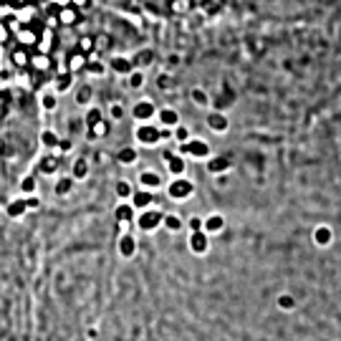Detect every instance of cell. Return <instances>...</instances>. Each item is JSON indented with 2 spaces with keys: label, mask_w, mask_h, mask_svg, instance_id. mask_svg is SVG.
Segmentation results:
<instances>
[{
  "label": "cell",
  "mask_w": 341,
  "mask_h": 341,
  "mask_svg": "<svg viewBox=\"0 0 341 341\" xmlns=\"http://www.w3.org/2000/svg\"><path fill=\"white\" fill-rule=\"evenodd\" d=\"M157 124L160 127H170V129H174L177 124H179V114L174 111V109H160L157 111Z\"/></svg>",
  "instance_id": "cell-17"
},
{
  "label": "cell",
  "mask_w": 341,
  "mask_h": 341,
  "mask_svg": "<svg viewBox=\"0 0 341 341\" xmlns=\"http://www.w3.org/2000/svg\"><path fill=\"white\" fill-rule=\"evenodd\" d=\"M76 48H79L81 53H94V38L91 35H84V38H79V43H76Z\"/></svg>",
  "instance_id": "cell-36"
},
{
  "label": "cell",
  "mask_w": 341,
  "mask_h": 341,
  "mask_svg": "<svg viewBox=\"0 0 341 341\" xmlns=\"http://www.w3.org/2000/svg\"><path fill=\"white\" fill-rule=\"evenodd\" d=\"M46 23H41V20H33L30 25H20L18 30H15V41H18V46H25V48H35V43H38V35H41V28H43Z\"/></svg>",
  "instance_id": "cell-2"
},
{
  "label": "cell",
  "mask_w": 341,
  "mask_h": 341,
  "mask_svg": "<svg viewBox=\"0 0 341 341\" xmlns=\"http://www.w3.org/2000/svg\"><path fill=\"white\" fill-rule=\"evenodd\" d=\"M56 104H58V101H56V94H43V96H41V106H43L46 111H53Z\"/></svg>",
  "instance_id": "cell-42"
},
{
  "label": "cell",
  "mask_w": 341,
  "mask_h": 341,
  "mask_svg": "<svg viewBox=\"0 0 341 341\" xmlns=\"http://www.w3.org/2000/svg\"><path fill=\"white\" fill-rule=\"evenodd\" d=\"M137 182H139L142 189H149V192H152V189H160V187L165 184L162 174H157V172H142Z\"/></svg>",
  "instance_id": "cell-16"
},
{
  "label": "cell",
  "mask_w": 341,
  "mask_h": 341,
  "mask_svg": "<svg viewBox=\"0 0 341 341\" xmlns=\"http://www.w3.org/2000/svg\"><path fill=\"white\" fill-rule=\"evenodd\" d=\"M25 210H28V207H25V200H13V202L8 205V215H10V217H20Z\"/></svg>",
  "instance_id": "cell-35"
},
{
  "label": "cell",
  "mask_w": 341,
  "mask_h": 341,
  "mask_svg": "<svg viewBox=\"0 0 341 341\" xmlns=\"http://www.w3.org/2000/svg\"><path fill=\"white\" fill-rule=\"evenodd\" d=\"M179 155L195 157V160H207L210 157V144L205 139H192V137H189L187 142H179Z\"/></svg>",
  "instance_id": "cell-4"
},
{
  "label": "cell",
  "mask_w": 341,
  "mask_h": 341,
  "mask_svg": "<svg viewBox=\"0 0 341 341\" xmlns=\"http://www.w3.org/2000/svg\"><path fill=\"white\" fill-rule=\"evenodd\" d=\"M109 63H111V71L124 73V76H129V73L134 71V61H129V58H124V56H114Z\"/></svg>",
  "instance_id": "cell-23"
},
{
  "label": "cell",
  "mask_w": 341,
  "mask_h": 341,
  "mask_svg": "<svg viewBox=\"0 0 341 341\" xmlns=\"http://www.w3.org/2000/svg\"><path fill=\"white\" fill-rule=\"evenodd\" d=\"M114 189H117V195H119L122 200H129V197H132V192H134L132 182H127V179H119V182H117V187H114Z\"/></svg>",
  "instance_id": "cell-32"
},
{
  "label": "cell",
  "mask_w": 341,
  "mask_h": 341,
  "mask_svg": "<svg viewBox=\"0 0 341 341\" xmlns=\"http://www.w3.org/2000/svg\"><path fill=\"white\" fill-rule=\"evenodd\" d=\"M101 119H104L101 109H99V106H91V109L86 111V119H84V122H86V129H89V127H94V124H96V122H101Z\"/></svg>",
  "instance_id": "cell-33"
},
{
  "label": "cell",
  "mask_w": 341,
  "mask_h": 341,
  "mask_svg": "<svg viewBox=\"0 0 341 341\" xmlns=\"http://www.w3.org/2000/svg\"><path fill=\"white\" fill-rule=\"evenodd\" d=\"M127 84H129L132 89H142V86H144V73H142V71H132Z\"/></svg>",
  "instance_id": "cell-37"
},
{
  "label": "cell",
  "mask_w": 341,
  "mask_h": 341,
  "mask_svg": "<svg viewBox=\"0 0 341 341\" xmlns=\"http://www.w3.org/2000/svg\"><path fill=\"white\" fill-rule=\"evenodd\" d=\"M53 86H56V91H58V94L68 91V89L73 86V73H71V71L58 73V76H56V81H53Z\"/></svg>",
  "instance_id": "cell-25"
},
{
  "label": "cell",
  "mask_w": 341,
  "mask_h": 341,
  "mask_svg": "<svg viewBox=\"0 0 341 341\" xmlns=\"http://www.w3.org/2000/svg\"><path fill=\"white\" fill-rule=\"evenodd\" d=\"M129 200H132L134 210H147V207H152V192H149V189H134Z\"/></svg>",
  "instance_id": "cell-21"
},
{
  "label": "cell",
  "mask_w": 341,
  "mask_h": 341,
  "mask_svg": "<svg viewBox=\"0 0 341 341\" xmlns=\"http://www.w3.org/2000/svg\"><path fill=\"white\" fill-rule=\"evenodd\" d=\"M13 18L18 20V25H30V23L38 18V10H35L33 3H28V5H23V8H15V10H13Z\"/></svg>",
  "instance_id": "cell-15"
},
{
  "label": "cell",
  "mask_w": 341,
  "mask_h": 341,
  "mask_svg": "<svg viewBox=\"0 0 341 341\" xmlns=\"http://www.w3.org/2000/svg\"><path fill=\"white\" fill-rule=\"evenodd\" d=\"M20 189H23V192H33V189H35V179H33V177H25V179L20 182Z\"/></svg>",
  "instance_id": "cell-45"
},
{
  "label": "cell",
  "mask_w": 341,
  "mask_h": 341,
  "mask_svg": "<svg viewBox=\"0 0 341 341\" xmlns=\"http://www.w3.org/2000/svg\"><path fill=\"white\" fill-rule=\"evenodd\" d=\"M192 101H195L197 106H207V104H210V99H207V94H205L202 89H192Z\"/></svg>",
  "instance_id": "cell-41"
},
{
  "label": "cell",
  "mask_w": 341,
  "mask_h": 341,
  "mask_svg": "<svg viewBox=\"0 0 341 341\" xmlns=\"http://www.w3.org/2000/svg\"><path fill=\"white\" fill-rule=\"evenodd\" d=\"M192 192H195V184L184 177H172V182L167 184V195L172 200H187Z\"/></svg>",
  "instance_id": "cell-5"
},
{
  "label": "cell",
  "mask_w": 341,
  "mask_h": 341,
  "mask_svg": "<svg viewBox=\"0 0 341 341\" xmlns=\"http://www.w3.org/2000/svg\"><path fill=\"white\" fill-rule=\"evenodd\" d=\"M187 243H189V250H192L195 255H205L210 250V235L202 230V227H200V230H189Z\"/></svg>",
  "instance_id": "cell-6"
},
{
  "label": "cell",
  "mask_w": 341,
  "mask_h": 341,
  "mask_svg": "<svg viewBox=\"0 0 341 341\" xmlns=\"http://www.w3.org/2000/svg\"><path fill=\"white\" fill-rule=\"evenodd\" d=\"M162 220H165V212L157 210V207H147V210H142V212L134 217V222H137V227H139L142 233L157 230V227L162 225Z\"/></svg>",
  "instance_id": "cell-1"
},
{
  "label": "cell",
  "mask_w": 341,
  "mask_h": 341,
  "mask_svg": "<svg viewBox=\"0 0 341 341\" xmlns=\"http://www.w3.org/2000/svg\"><path fill=\"white\" fill-rule=\"evenodd\" d=\"M86 174H89V162L84 157H79V160L73 162V167H71V177L73 179H84Z\"/></svg>",
  "instance_id": "cell-26"
},
{
  "label": "cell",
  "mask_w": 341,
  "mask_h": 341,
  "mask_svg": "<svg viewBox=\"0 0 341 341\" xmlns=\"http://www.w3.org/2000/svg\"><path fill=\"white\" fill-rule=\"evenodd\" d=\"M117 162H119V165H134V162H137V149L124 147L119 155H117Z\"/></svg>",
  "instance_id": "cell-29"
},
{
  "label": "cell",
  "mask_w": 341,
  "mask_h": 341,
  "mask_svg": "<svg viewBox=\"0 0 341 341\" xmlns=\"http://www.w3.org/2000/svg\"><path fill=\"white\" fill-rule=\"evenodd\" d=\"M71 187H73V177H61V179L56 182V192H58V195H66Z\"/></svg>",
  "instance_id": "cell-38"
},
{
  "label": "cell",
  "mask_w": 341,
  "mask_h": 341,
  "mask_svg": "<svg viewBox=\"0 0 341 341\" xmlns=\"http://www.w3.org/2000/svg\"><path fill=\"white\" fill-rule=\"evenodd\" d=\"M165 162H167V172H170L172 177H182L184 170H187V162H184L182 155H172V152H167V155H165Z\"/></svg>",
  "instance_id": "cell-11"
},
{
  "label": "cell",
  "mask_w": 341,
  "mask_h": 341,
  "mask_svg": "<svg viewBox=\"0 0 341 341\" xmlns=\"http://www.w3.org/2000/svg\"><path fill=\"white\" fill-rule=\"evenodd\" d=\"M58 142H61V137H58L56 132H51V129H46V132L41 134V144H43V147H48V149H56V147H58Z\"/></svg>",
  "instance_id": "cell-31"
},
{
  "label": "cell",
  "mask_w": 341,
  "mask_h": 341,
  "mask_svg": "<svg viewBox=\"0 0 341 341\" xmlns=\"http://www.w3.org/2000/svg\"><path fill=\"white\" fill-rule=\"evenodd\" d=\"M132 117L137 122H152V117H157V109H155V104H152L149 99H142V101H137L132 106Z\"/></svg>",
  "instance_id": "cell-7"
},
{
  "label": "cell",
  "mask_w": 341,
  "mask_h": 341,
  "mask_svg": "<svg viewBox=\"0 0 341 341\" xmlns=\"http://www.w3.org/2000/svg\"><path fill=\"white\" fill-rule=\"evenodd\" d=\"M119 253H122V258H132L137 253V240L132 235H122L119 238Z\"/></svg>",
  "instance_id": "cell-24"
},
{
  "label": "cell",
  "mask_w": 341,
  "mask_h": 341,
  "mask_svg": "<svg viewBox=\"0 0 341 341\" xmlns=\"http://www.w3.org/2000/svg\"><path fill=\"white\" fill-rule=\"evenodd\" d=\"M134 212H137V210H134L132 202H122L117 210H114V217H117L119 225H129V222H134V217H137Z\"/></svg>",
  "instance_id": "cell-18"
},
{
  "label": "cell",
  "mask_w": 341,
  "mask_h": 341,
  "mask_svg": "<svg viewBox=\"0 0 341 341\" xmlns=\"http://www.w3.org/2000/svg\"><path fill=\"white\" fill-rule=\"evenodd\" d=\"M51 66H53L51 53H41V51H33V53H30L28 68H33V71H38V73H46V71H51Z\"/></svg>",
  "instance_id": "cell-10"
},
{
  "label": "cell",
  "mask_w": 341,
  "mask_h": 341,
  "mask_svg": "<svg viewBox=\"0 0 341 341\" xmlns=\"http://www.w3.org/2000/svg\"><path fill=\"white\" fill-rule=\"evenodd\" d=\"M172 137H174L177 142H187V139H189V129L182 127V124H177V127L172 129Z\"/></svg>",
  "instance_id": "cell-43"
},
{
  "label": "cell",
  "mask_w": 341,
  "mask_h": 341,
  "mask_svg": "<svg viewBox=\"0 0 341 341\" xmlns=\"http://www.w3.org/2000/svg\"><path fill=\"white\" fill-rule=\"evenodd\" d=\"M89 96H91V89H89V86H84V89L79 91V96H76V99H79V104H89Z\"/></svg>",
  "instance_id": "cell-46"
},
{
  "label": "cell",
  "mask_w": 341,
  "mask_h": 341,
  "mask_svg": "<svg viewBox=\"0 0 341 341\" xmlns=\"http://www.w3.org/2000/svg\"><path fill=\"white\" fill-rule=\"evenodd\" d=\"M311 238H314V243H316L319 248H329V245L334 243V230H331L329 225H319V227H314Z\"/></svg>",
  "instance_id": "cell-14"
},
{
  "label": "cell",
  "mask_w": 341,
  "mask_h": 341,
  "mask_svg": "<svg viewBox=\"0 0 341 341\" xmlns=\"http://www.w3.org/2000/svg\"><path fill=\"white\" fill-rule=\"evenodd\" d=\"M187 227H189V230H200V227H202V217H189Z\"/></svg>",
  "instance_id": "cell-48"
},
{
  "label": "cell",
  "mask_w": 341,
  "mask_h": 341,
  "mask_svg": "<svg viewBox=\"0 0 341 341\" xmlns=\"http://www.w3.org/2000/svg\"><path fill=\"white\" fill-rule=\"evenodd\" d=\"M134 139L142 144V147H155L162 142V134H160V124H152V122H139V127L134 129Z\"/></svg>",
  "instance_id": "cell-3"
},
{
  "label": "cell",
  "mask_w": 341,
  "mask_h": 341,
  "mask_svg": "<svg viewBox=\"0 0 341 341\" xmlns=\"http://www.w3.org/2000/svg\"><path fill=\"white\" fill-rule=\"evenodd\" d=\"M222 227H225V217L222 215H207L205 220H202V230L207 233V235H215V233H220L222 230Z\"/></svg>",
  "instance_id": "cell-20"
},
{
  "label": "cell",
  "mask_w": 341,
  "mask_h": 341,
  "mask_svg": "<svg viewBox=\"0 0 341 341\" xmlns=\"http://www.w3.org/2000/svg\"><path fill=\"white\" fill-rule=\"evenodd\" d=\"M111 48V38L106 35V33H99V35H94V53L99 56V53H106Z\"/></svg>",
  "instance_id": "cell-27"
},
{
  "label": "cell",
  "mask_w": 341,
  "mask_h": 341,
  "mask_svg": "<svg viewBox=\"0 0 341 341\" xmlns=\"http://www.w3.org/2000/svg\"><path fill=\"white\" fill-rule=\"evenodd\" d=\"M162 225L167 227V230H172V233L182 230V220H179L177 215H167V212H165V220H162Z\"/></svg>",
  "instance_id": "cell-34"
},
{
  "label": "cell",
  "mask_w": 341,
  "mask_h": 341,
  "mask_svg": "<svg viewBox=\"0 0 341 341\" xmlns=\"http://www.w3.org/2000/svg\"><path fill=\"white\" fill-rule=\"evenodd\" d=\"M86 61H89V56H86V53H81L79 48H76V51L66 58V66H68V71H71V73H79V71H84V68H86Z\"/></svg>",
  "instance_id": "cell-19"
},
{
  "label": "cell",
  "mask_w": 341,
  "mask_h": 341,
  "mask_svg": "<svg viewBox=\"0 0 341 341\" xmlns=\"http://www.w3.org/2000/svg\"><path fill=\"white\" fill-rule=\"evenodd\" d=\"M53 48H56V30H53V28H48V25H43V28H41V35H38V43H35V48H33V51L51 53Z\"/></svg>",
  "instance_id": "cell-8"
},
{
  "label": "cell",
  "mask_w": 341,
  "mask_h": 341,
  "mask_svg": "<svg viewBox=\"0 0 341 341\" xmlns=\"http://www.w3.org/2000/svg\"><path fill=\"white\" fill-rule=\"evenodd\" d=\"M10 61L15 68H28V61H30V48L25 46H15L13 53H10Z\"/></svg>",
  "instance_id": "cell-22"
},
{
  "label": "cell",
  "mask_w": 341,
  "mask_h": 341,
  "mask_svg": "<svg viewBox=\"0 0 341 341\" xmlns=\"http://www.w3.org/2000/svg\"><path fill=\"white\" fill-rule=\"evenodd\" d=\"M46 25H48V28H53V30H56V28H58V25H61V23H58V15H56V13H53V15H48V18H46Z\"/></svg>",
  "instance_id": "cell-50"
},
{
  "label": "cell",
  "mask_w": 341,
  "mask_h": 341,
  "mask_svg": "<svg viewBox=\"0 0 341 341\" xmlns=\"http://www.w3.org/2000/svg\"><path fill=\"white\" fill-rule=\"evenodd\" d=\"M207 129H212L217 134H225L227 129H230V122H227V117L222 111H210L207 114Z\"/></svg>",
  "instance_id": "cell-12"
},
{
  "label": "cell",
  "mask_w": 341,
  "mask_h": 341,
  "mask_svg": "<svg viewBox=\"0 0 341 341\" xmlns=\"http://www.w3.org/2000/svg\"><path fill=\"white\" fill-rule=\"evenodd\" d=\"M56 15H58V23L66 25V28H71V25H76V23L81 20V10L73 8L71 3H68V5H61V8L56 10Z\"/></svg>",
  "instance_id": "cell-9"
},
{
  "label": "cell",
  "mask_w": 341,
  "mask_h": 341,
  "mask_svg": "<svg viewBox=\"0 0 341 341\" xmlns=\"http://www.w3.org/2000/svg\"><path fill=\"white\" fill-rule=\"evenodd\" d=\"M109 134V122L106 119H101V122H96L94 127H89V137L91 139H101V137H106Z\"/></svg>",
  "instance_id": "cell-28"
},
{
  "label": "cell",
  "mask_w": 341,
  "mask_h": 341,
  "mask_svg": "<svg viewBox=\"0 0 341 341\" xmlns=\"http://www.w3.org/2000/svg\"><path fill=\"white\" fill-rule=\"evenodd\" d=\"M68 3H71L73 8H79V10H86V8L91 5V0H68Z\"/></svg>",
  "instance_id": "cell-47"
},
{
  "label": "cell",
  "mask_w": 341,
  "mask_h": 341,
  "mask_svg": "<svg viewBox=\"0 0 341 341\" xmlns=\"http://www.w3.org/2000/svg\"><path fill=\"white\" fill-rule=\"evenodd\" d=\"M111 117H114V119H122V117H124L122 104H114V106H111Z\"/></svg>",
  "instance_id": "cell-49"
},
{
  "label": "cell",
  "mask_w": 341,
  "mask_h": 341,
  "mask_svg": "<svg viewBox=\"0 0 341 341\" xmlns=\"http://www.w3.org/2000/svg\"><path fill=\"white\" fill-rule=\"evenodd\" d=\"M157 86H160L162 91H167V89L172 86V79H170L167 73H160V76H157Z\"/></svg>",
  "instance_id": "cell-44"
},
{
  "label": "cell",
  "mask_w": 341,
  "mask_h": 341,
  "mask_svg": "<svg viewBox=\"0 0 341 341\" xmlns=\"http://www.w3.org/2000/svg\"><path fill=\"white\" fill-rule=\"evenodd\" d=\"M0 63H3V61H0Z\"/></svg>",
  "instance_id": "cell-51"
},
{
  "label": "cell",
  "mask_w": 341,
  "mask_h": 341,
  "mask_svg": "<svg viewBox=\"0 0 341 341\" xmlns=\"http://www.w3.org/2000/svg\"><path fill=\"white\" fill-rule=\"evenodd\" d=\"M230 167H233V160H230V157H225V155L207 157V172H210V174H225Z\"/></svg>",
  "instance_id": "cell-13"
},
{
  "label": "cell",
  "mask_w": 341,
  "mask_h": 341,
  "mask_svg": "<svg viewBox=\"0 0 341 341\" xmlns=\"http://www.w3.org/2000/svg\"><path fill=\"white\" fill-rule=\"evenodd\" d=\"M86 71H91V73H96V76H99V73H104V71H106V66H104L101 61H96L94 56H89V61H86Z\"/></svg>",
  "instance_id": "cell-39"
},
{
  "label": "cell",
  "mask_w": 341,
  "mask_h": 341,
  "mask_svg": "<svg viewBox=\"0 0 341 341\" xmlns=\"http://www.w3.org/2000/svg\"><path fill=\"white\" fill-rule=\"evenodd\" d=\"M38 170H41L43 174H51L58 170V157H43L41 162H38Z\"/></svg>",
  "instance_id": "cell-30"
},
{
  "label": "cell",
  "mask_w": 341,
  "mask_h": 341,
  "mask_svg": "<svg viewBox=\"0 0 341 341\" xmlns=\"http://www.w3.org/2000/svg\"><path fill=\"white\" fill-rule=\"evenodd\" d=\"M10 35H13V30H10L8 20H0V46H5L10 41Z\"/></svg>",
  "instance_id": "cell-40"
}]
</instances>
